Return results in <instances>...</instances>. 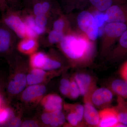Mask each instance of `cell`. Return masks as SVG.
<instances>
[{"label": "cell", "instance_id": "19", "mask_svg": "<svg viewBox=\"0 0 127 127\" xmlns=\"http://www.w3.org/2000/svg\"><path fill=\"white\" fill-rule=\"evenodd\" d=\"M24 21L28 27L34 31L38 37L45 34L47 28L41 27L37 26L35 21V16L31 13L23 14Z\"/></svg>", "mask_w": 127, "mask_h": 127}, {"label": "cell", "instance_id": "30", "mask_svg": "<svg viewBox=\"0 0 127 127\" xmlns=\"http://www.w3.org/2000/svg\"><path fill=\"white\" fill-rule=\"evenodd\" d=\"M63 4L70 9L79 6L87 0H61Z\"/></svg>", "mask_w": 127, "mask_h": 127}, {"label": "cell", "instance_id": "29", "mask_svg": "<svg viewBox=\"0 0 127 127\" xmlns=\"http://www.w3.org/2000/svg\"><path fill=\"white\" fill-rule=\"evenodd\" d=\"M69 94L70 95L71 97L73 99L77 98L79 95H81L79 87L75 80L70 82Z\"/></svg>", "mask_w": 127, "mask_h": 127}, {"label": "cell", "instance_id": "35", "mask_svg": "<svg viewBox=\"0 0 127 127\" xmlns=\"http://www.w3.org/2000/svg\"><path fill=\"white\" fill-rule=\"evenodd\" d=\"M120 74L122 78L127 81V61L120 67Z\"/></svg>", "mask_w": 127, "mask_h": 127}, {"label": "cell", "instance_id": "39", "mask_svg": "<svg viewBox=\"0 0 127 127\" xmlns=\"http://www.w3.org/2000/svg\"><path fill=\"white\" fill-rule=\"evenodd\" d=\"M60 90L61 93L64 95H66L69 94V89L61 85Z\"/></svg>", "mask_w": 127, "mask_h": 127}, {"label": "cell", "instance_id": "42", "mask_svg": "<svg viewBox=\"0 0 127 127\" xmlns=\"http://www.w3.org/2000/svg\"></svg>", "mask_w": 127, "mask_h": 127}, {"label": "cell", "instance_id": "15", "mask_svg": "<svg viewBox=\"0 0 127 127\" xmlns=\"http://www.w3.org/2000/svg\"><path fill=\"white\" fill-rule=\"evenodd\" d=\"M63 100L61 97L56 95H51L46 98L44 103L45 108L51 112L61 111Z\"/></svg>", "mask_w": 127, "mask_h": 127}, {"label": "cell", "instance_id": "24", "mask_svg": "<svg viewBox=\"0 0 127 127\" xmlns=\"http://www.w3.org/2000/svg\"><path fill=\"white\" fill-rule=\"evenodd\" d=\"M14 117V113L11 109L9 108L0 109V126L2 127L8 120Z\"/></svg>", "mask_w": 127, "mask_h": 127}, {"label": "cell", "instance_id": "28", "mask_svg": "<svg viewBox=\"0 0 127 127\" xmlns=\"http://www.w3.org/2000/svg\"><path fill=\"white\" fill-rule=\"evenodd\" d=\"M44 76L35 75V74H29L27 76V83L29 85H36L40 83L43 81Z\"/></svg>", "mask_w": 127, "mask_h": 127}, {"label": "cell", "instance_id": "26", "mask_svg": "<svg viewBox=\"0 0 127 127\" xmlns=\"http://www.w3.org/2000/svg\"><path fill=\"white\" fill-rule=\"evenodd\" d=\"M61 66V64L60 62L47 57L45 63L42 69L46 70H51L60 68Z\"/></svg>", "mask_w": 127, "mask_h": 127}, {"label": "cell", "instance_id": "17", "mask_svg": "<svg viewBox=\"0 0 127 127\" xmlns=\"http://www.w3.org/2000/svg\"><path fill=\"white\" fill-rule=\"evenodd\" d=\"M114 108L117 113L119 122L127 126V101L118 96L117 104Z\"/></svg>", "mask_w": 127, "mask_h": 127}, {"label": "cell", "instance_id": "40", "mask_svg": "<svg viewBox=\"0 0 127 127\" xmlns=\"http://www.w3.org/2000/svg\"><path fill=\"white\" fill-rule=\"evenodd\" d=\"M61 85L70 88V82L69 81L68 79H62L61 81Z\"/></svg>", "mask_w": 127, "mask_h": 127}, {"label": "cell", "instance_id": "38", "mask_svg": "<svg viewBox=\"0 0 127 127\" xmlns=\"http://www.w3.org/2000/svg\"><path fill=\"white\" fill-rule=\"evenodd\" d=\"M31 73L44 76L45 75L46 72L43 69H41V68L39 69V68L33 69Z\"/></svg>", "mask_w": 127, "mask_h": 127}, {"label": "cell", "instance_id": "6", "mask_svg": "<svg viewBox=\"0 0 127 127\" xmlns=\"http://www.w3.org/2000/svg\"><path fill=\"white\" fill-rule=\"evenodd\" d=\"M17 37L10 29L0 21V53L9 52L16 41Z\"/></svg>", "mask_w": 127, "mask_h": 127}, {"label": "cell", "instance_id": "34", "mask_svg": "<svg viewBox=\"0 0 127 127\" xmlns=\"http://www.w3.org/2000/svg\"><path fill=\"white\" fill-rule=\"evenodd\" d=\"M74 111L77 114L79 123H81L82 120L84 116V106H82L81 104H77L75 106Z\"/></svg>", "mask_w": 127, "mask_h": 127}, {"label": "cell", "instance_id": "14", "mask_svg": "<svg viewBox=\"0 0 127 127\" xmlns=\"http://www.w3.org/2000/svg\"><path fill=\"white\" fill-rule=\"evenodd\" d=\"M95 9L100 12L105 11L112 6L127 4V0H89Z\"/></svg>", "mask_w": 127, "mask_h": 127}, {"label": "cell", "instance_id": "25", "mask_svg": "<svg viewBox=\"0 0 127 127\" xmlns=\"http://www.w3.org/2000/svg\"><path fill=\"white\" fill-rule=\"evenodd\" d=\"M19 0H0V11L1 14L9 9H15Z\"/></svg>", "mask_w": 127, "mask_h": 127}, {"label": "cell", "instance_id": "22", "mask_svg": "<svg viewBox=\"0 0 127 127\" xmlns=\"http://www.w3.org/2000/svg\"><path fill=\"white\" fill-rule=\"evenodd\" d=\"M47 57L42 52H38L34 54L31 59L32 65L34 67L42 69L45 63Z\"/></svg>", "mask_w": 127, "mask_h": 127}, {"label": "cell", "instance_id": "37", "mask_svg": "<svg viewBox=\"0 0 127 127\" xmlns=\"http://www.w3.org/2000/svg\"><path fill=\"white\" fill-rule=\"evenodd\" d=\"M21 126L22 127H38L36 123L33 120H27L25 121L21 124Z\"/></svg>", "mask_w": 127, "mask_h": 127}, {"label": "cell", "instance_id": "33", "mask_svg": "<svg viewBox=\"0 0 127 127\" xmlns=\"http://www.w3.org/2000/svg\"><path fill=\"white\" fill-rule=\"evenodd\" d=\"M21 124L20 119L14 117L8 120L2 127H20Z\"/></svg>", "mask_w": 127, "mask_h": 127}, {"label": "cell", "instance_id": "13", "mask_svg": "<svg viewBox=\"0 0 127 127\" xmlns=\"http://www.w3.org/2000/svg\"><path fill=\"white\" fill-rule=\"evenodd\" d=\"M45 87L40 85H30L23 92L22 98L23 100L27 101H31L35 98L40 96L46 92Z\"/></svg>", "mask_w": 127, "mask_h": 127}, {"label": "cell", "instance_id": "5", "mask_svg": "<svg viewBox=\"0 0 127 127\" xmlns=\"http://www.w3.org/2000/svg\"><path fill=\"white\" fill-rule=\"evenodd\" d=\"M113 98V93L106 88L95 89L85 100L97 107H103L109 104Z\"/></svg>", "mask_w": 127, "mask_h": 127}, {"label": "cell", "instance_id": "2", "mask_svg": "<svg viewBox=\"0 0 127 127\" xmlns=\"http://www.w3.org/2000/svg\"><path fill=\"white\" fill-rule=\"evenodd\" d=\"M0 21L21 39L27 37V25L23 14L15 9H9L2 14Z\"/></svg>", "mask_w": 127, "mask_h": 127}, {"label": "cell", "instance_id": "10", "mask_svg": "<svg viewBox=\"0 0 127 127\" xmlns=\"http://www.w3.org/2000/svg\"><path fill=\"white\" fill-rule=\"evenodd\" d=\"M118 43L112 51V59L119 61L127 56V29L119 38Z\"/></svg>", "mask_w": 127, "mask_h": 127}, {"label": "cell", "instance_id": "3", "mask_svg": "<svg viewBox=\"0 0 127 127\" xmlns=\"http://www.w3.org/2000/svg\"><path fill=\"white\" fill-rule=\"evenodd\" d=\"M77 23L79 29L91 40L95 41L97 39L99 27L93 14L87 11L81 12L78 16Z\"/></svg>", "mask_w": 127, "mask_h": 127}, {"label": "cell", "instance_id": "12", "mask_svg": "<svg viewBox=\"0 0 127 127\" xmlns=\"http://www.w3.org/2000/svg\"><path fill=\"white\" fill-rule=\"evenodd\" d=\"M27 83L26 75L23 73H18L9 82L7 91L11 94H17L24 90Z\"/></svg>", "mask_w": 127, "mask_h": 127}, {"label": "cell", "instance_id": "21", "mask_svg": "<svg viewBox=\"0 0 127 127\" xmlns=\"http://www.w3.org/2000/svg\"><path fill=\"white\" fill-rule=\"evenodd\" d=\"M65 33L53 29L48 32L47 36L48 41L51 44L60 43L64 38Z\"/></svg>", "mask_w": 127, "mask_h": 127}, {"label": "cell", "instance_id": "8", "mask_svg": "<svg viewBox=\"0 0 127 127\" xmlns=\"http://www.w3.org/2000/svg\"><path fill=\"white\" fill-rule=\"evenodd\" d=\"M75 81L76 82L80 92V94L86 100L95 89V84L93 78L88 74L79 73L75 75Z\"/></svg>", "mask_w": 127, "mask_h": 127}, {"label": "cell", "instance_id": "41", "mask_svg": "<svg viewBox=\"0 0 127 127\" xmlns=\"http://www.w3.org/2000/svg\"><path fill=\"white\" fill-rule=\"evenodd\" d=\"M24 2L28 7H30L35 2L39 1L40 0H23Z\"/></svg>", "mask_w": 127, "mask_h": 127}, {"label": "cell", "instance_id": "1", "mask_svg": "<svg viewBox=\"0 0 127 127\" xmlns=\"http://www.w3.org/2000/svg\"><path fill=\"white\" fill-rule=\"evenodd\" d=\"M59 44L65 55L79 66L88 65L93 59L94 45L83 32L79 34L69 32Z\"/></svg>", "mask_w": 127, "mask_h": 127}, {"label": "cell", "instance_id": "27", "mask_svg": "<svg viewBox=\"0 0 127 127\" xmlns=\"http://www.w3.org/2000/svg\"><path fill=\"white\" fill-rule=\"evenodd\" d=\"M49 15L42 14L35 16V21L37 26L41 27L47 28L49 22Z\"/></svg>", "mask_w": 127, "mask_h": 127}, {"label": "cell", "instance_id": "20", "mask_svg": "<svg viewBox=\"0 0 127 127\" xmlns=\"http://www.w3.org/2000/svg\"><path fill=\"white\" fill-rule=\"evenodd\" d=\"M68 21L65 17L62 16L54 21L53 29L63 32L66 34L70 32L68 30Z\"/></svg>", "mask_w": 127, "mask_h": 127}, {"label": "cell", "instance_id": "11", "mask_svg": "<svg viewBox=\"0 0 127 127\" xmlns=\"http://www.w3.org/2000/svg\"><path fill=\"white\" fill-rule=\"evenodd\" d=\"M84 118L88 125L92 127H98L100 121L99 112L90 102H85Z\"/></svg>", "mask_w": 127, "mask_h": 127}, {"label": "cell", "instance_id": "32", "mask_svg": "<svg viewBox=\"0 0 127 127\" xmlns=\"http://www.w3.org/2000/svg\"><path fill=\"white\" fill-rule=\"evenodd\" d=\"M67 119L68 122L71 125L73 126H76L79 124L77 114L75 111L69 114L67 117Z\"/></svg>", "mask_w": 127, "mask_h": 127}, {"label": "cell", "instance_id": "7", "mask_svg": "<svg viewBox=\"0 0 127 127\" xmlns=\"http://www.w3.org/2000/svg\"><path fill=\"white\" fill-rule=\"evenodd\" d=\"M106 23H127V4L115 5L105 11Z\"/></svg>", "mask_w": 127, "mask_h": 127}, {"label": "cell", "instance_id": "23", "mask_svg": "<svg viewBox=\"0 0 127 127\" xmlns=\"http://www.w3.org/2000/svg\"><path fill=\"white\" fill-rule=\"evenodd\" d=\"M51 112L50 125L53 127H58L62 125L65 121V116L61 111H54Z\"/></svg>", "mask_w": 127, "mask_h": 127}, {"label": "cell", "instance_id": "9", "mask_svg": "<svg viewBox=\"0 0 127 127\" xmlns=\"http://www.w3.org/2000/svg\"><path fill=\"white\" fill-rule=\"evenodd\" d=\"M98 127H116L119 123L117 113L114 107L107 108L99 112Z\"/></svg>", "mask_w": 127, "mask_h": 127}, {"label": "cell", "instance_id": "4", "mask_svg": "<svg viewBox=\"0 0 127 127\" xmlns=\"http://www.w3.org/2000/svg\"><path fill=\"white\" fill-rule=\"evenodd\" d=\"M127 29V23H107L104 26L102 42L103 52L105 53L111 48L116 40L119 39Z\"/></svg>", "mask_w": 127, "mask_h": 127}, {"label": "cell", "instance_id": "36", "mask_svg": "<svg viewBox=\"0 0 127 127\" xmlns=\"http://www.w3.org/2000/svg\"><path fill=\"white\" fill-rule=\"evenodd\" d=\"M51 118V112L46 113L42 116L41 119L43 122L46 124H50Z\"/></svg>", "mask_w": 127, "mask_h": 127}, {"label": "cell", "instance_id": "16", "mask_svg": "<svg viewBox=\"0 0 127 127\" xmlns=\"http://www.w3.org/2000/svg\"><path fill=\"white\" fill-rule=\"evenodd\" d=\"M113 93L123 98L127 99V81L123 79H114L111 85Z\"/></svg>", "mask_w": 127, "mask_h": 127}, {"label": "cell", "instance_id": "31", "mask_svg": "<svg viewBox=\"0 0 127 127\" xmlns=\"http://www.w3.org/2000/svg\"><path fill=\"white\" fill-rule=\"evenodd\" d=\"M93 15L99 28L102 27L104 23H106V16L105 13L100 12Z\"/></svg>", "mask_w": 127, "mask_h": 127}, {"label": "cell", "instance_id": "18", "mask_svg": "<svg viewBox=\"0 0 127 127\" xmlns=\"http://www.w3.org/2000/svg\"><path fill=\"white\" fill-rule=\"evenodd\" d=\"M38 41L36 38L31 37H26L21 39L18 44V49L25 53H30L37 48Z\"/></svg>", "mask_w": 127, "mask_h": 127}]
</instances>
